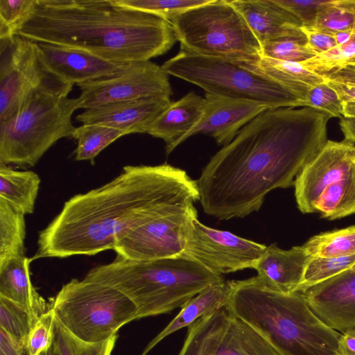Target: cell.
I'll return each instance as SVG.
<instances>
[{"label": "cell", "instance_id": "cell-1", "mask_svg": "<svg viewBox=\"0 0 355 355\" xmlns=\"http://www.w3.org/2000/svg\"><path fill=\"white\" fill-rule=\"evenodd\" d=\"M331 118L308 107L257 115L211 157L196 180L205 213L219 220L243 218L259 210L273 189L293 186L328 140Z\"/></svg>", "mask_w": 355, "mask_h": 355}, {"label": "cell", "instance_id": "cell-2", "mask_svg": "<svg viewBox=\"0 0 355 355\" xmlns=\"http://www.w3.org/2000/svg\"><path fill=\"white\" fill-rule=\"evenodd\" d=\"M196 180L167 164L125 166L108 183L73 196L39 234L33 259L94 255L113 249L130 232L169 223L188 227L198 218Z\"/></svg>", "mask_w": 355, "mask_h": 355}, {"label": "cell", "instance_id": "cell-3", "mask_svg": "<svg viewBox=\"0 0 355 355\" xmlns=\"http://www.w3.org/2000/svg\"><path fill=\"white\" fill-rule=\"evenodd\" d=\"M17 35L123 64L162 55L178 41L169 21L114 0H35Z\"/></svg>", "mask_w": 355, "mask_h": 355}, {"label": "cell", "instance_id": "cell-4", "mask_svg": "<svg viewBox=\"0 0 355 355\" xmlns=\"http://www.w3.org/2000/svg\"><path fill=\"white\" fill-rule=\"evenodd\" d=\"M230 284L227 310L256 329L280 355H339L341 334L313 312L302 293L278 291L257 275Z\"/></svg>", "mask_w": 355, "mask_h": 355}, {"label": "cell", "instance_id": "cell-5", "mask_svg": "<svg viewBox=\"0 0 355 355\" xmlns=\"http://www.w3.org/2000/svg\"><path fill=\"white\" fill-rule=\"evenodd\" d=\"M84 279L122 293L136 306L138 319L181 308L208 286L225 280L181 256L148 261L117 257L92 268Z\"/></svg>", "mask_w": 355, "mask_h": 355}, {"label": "cell", "instance_id": "cell-6", "mask_svg": "<svg viewBox=\"0 0 355 355\" xmlns=\"http://www.w3.org/2000/svg\"><path fill=\"white\" fill-rule=\"evenodd\" d=\"M73 85L50 82L34 91L19 111L0 123V164L34 166L58 140L72 137L71 117L80 98L68 96Z\"/></svg>", "mask_w": 355, "mask_h": 355}, {"label": "cell", "instance_id": "cell-7", "mask_svg": "<svg viewBox=\"0 0 355 355\" xmlns=\"http://www.w3.org/2000/svg\"><path fill=\"white\" fill-rule=\"evenodd\" d=\"M162 69L218 96L259 103L268 109L304 107L280 83L246 61L208 57L180 50Z\"/></svg>", "mask_w": 355, "mask_h": 355}, {"label": "cell", "instance_id": "cell-8", "mask_svg": "<svg viewBox=\"0 0 355 355\" xmlns=\"http://www.w3.org/2000/svg\"><path fill=\"white\" fill-rule=\"evenodd\" d=\"M180 50L236 61L258 60L261 46L228 0H210L170 21Z\"/></svg>", "mask_w": 355, "mask_h": 355}, {"label": "cell", "instance_id": "cell-9", "mask_svg": "<svg viewBox=\"0 0 355 355\" xmlns=\"http://www.w3.org/2000/svg\"><path fill=\"white\" fill-rule=\"evenodd\" d=\"M50 305L66 330L89 343L105 341L123 325L138 320L136 306L125 295L85 279L64 284Z\"/></svg>", "mask_w": 355, "mask_h": 355}, {"label": "cell", "instance_id": "cell-10", "mask_svg": "<svg viewBox=\"0 0 355 355\" xmlns=\"http://www.w3.org/2000/svg\"><path fill=\"white\" fill-rule=\"evenodd\" d=\"M293 186L304 214L318 213L329 220L355 214V144L328 139Z\"/></svg>", "mask_w": 355, "mask_h": 355}, {"label": "cell", "instance_id": "cell-11", "mask_svg": "<svg viewBox=\"0 0 355 355\" xmlns=\"http://www.w3.org/2000/svg\"><path fill=\"white\" fill-rule=\"evenodd\" d=\"M56 80L45 68L37 42L19 35L1 38L0 123L12 119L34 91Z\"/></svg>", "mask_w": 355, "mask_h": 355}, {"label": "cell", "instance_id": "cell-12", "mask_svg": "<svg viewBox=\"0 0 355 355\" xmlns=\"http://www.w3.org/2000/svg\"><path fill=\"white\" fill-rule=\"evenodd\" d=\"M266 245L192 220L181 255L218 275L254 268Z\"/></svg>", "mask_w": 355, "mask_h": 355}, {"label": "cell", "instance_id": "cell-13", "mask_svg": "<svg viewBox=\"0 0 355 355\" xmlns=\"http://www.w3.org/2000/svg\"><path fill=\"white\" fill-rule=\"evenodd\" d=\"M81 108L173 94L168 75L162 66L148 60L129 64L121 72L76 85Z\"/></svg>", "mask_w": 355, "mask_h": 355}, {"label": "cell", "instance_id": "cell-14", "mask_svg": "<svg viewBox=\"0 0 355 355\" xmlns=\"http://www.w3.org/2000/svg\"><path fill=\"white\" fill-rule=\"evenodd\" d=\"M301 293L329 327L342 333L355 328V271L347 270Z\"/></svg>", "mask_w": 355, "mask_h": 355}, {"label": "cell", "instance_id": "cell-15", "mask_svg": "<svg viewBox=\"0 0 355 355\" xmlns=\"http://www.w3.org/2000/svg\"><path fill=\"white\" fill-rule=\"evenodd\" d=\"M37 44L46 70L64 84L73 85L111 76L129 64L112 62L80 49L46 43Z\"/></svg>", "mask_w": 355, "mask_h": 355}, {"label": "cell", "instance_id": "cell-16", "mask_svg": "<svg viewBox=\"0 0 355 355\" xmlns=\"http://www.w3.org/2000/svg\"><path fill=\"white\" fill-rule=\"evenodd\" d=\"M202 115L198 123L182 138L181 144L197 134L214 137L226 146L240 130L268 108L259 103L227 98L205 93Z\"/></svg>", "mask_w": 355, "mask_h": 355}, {"label": "cell", "instance_id": "cell-17", "mask_svg": "<svg viewBox=\"0 0 355 355\" xmlns=\"http://www.w3.org/2000/svg\"><path fill=\"white\" fill-rule=\"evenodd\" d=\"M172 103L156 96L119 101L85 110L76 116L83 124H99L125 132L147 133L157 117Z\"/></svg>", "mask_w": 355, "mask_h": 355}, {"label": "cell", "instance_id": "cell-18", "mask_svg": "<svg viewBox=\"0 0 355 355\" xmlns=\"http://www.w3.org/2000/svg\"><path fill=\"white\" fill-rule=\"evenodd\" d=\"M259 42L306 37L299 20L275 0H228Z\"/></svg>", "mask_w": 355, "mask_h": 355}, {"label": "cell", "instance_id": "cell-19", "mask_svg": "<svg viewBox=\"0 0 355 355\" xmlns=\"http://www.w3.org/2000/svg\"><path fill=\"white\" fill-rule=\"evenodd\" d=\"M310 259L303 245L282 250L271 244L266 247L254 269L268 286L289 293L298 291Z\"/></svg>", "mask_w": 355, "mask_h": 355}, {"label": "cell", "instance_id": "cell-20", "mask_svg": "<svg viewBox=\"0 0 355 355\" xmlns=\"http://www.w3.org/2000/svg\"><path fill=\"white\" fill-rule=\"evenodd\" d=\"M205 99L190 92L172 102L155 120L148 134L166 143V153H171L181 144L182 138L200 121Z\"/></svg>", "mask_w": 355, "mask_h": 355}, {"label": "cell", "instance_id": "cell-21", "mask_svg": "<svg viewBox=\"0 0 355 355\" xmlns=\"http://www.w3.org/2000/svg\"><path fill=\"white\" fill-rule=\"evenodd\" d=\"M33 259L17 257L0 265V296L26 307L37 320L51 306L31 281L29 266Z\"/></svg>", "mask_w": 355, "mask_h": 355}, {"label": "cell", "instance_id": "cell-22", "mask_svg": "<svg viewBox=\"0 0 355 355\" xmlns=\"http://www.w3.org/2000/svg\"><path fill=\"white\" fill-rule=\"evenodd\" d=\"M230 292V281L225 280L202 291L181 307L178 314L148 344L141 355H146L156 345L171 334L226 307Z\"/></svg>", "mask_w": 355, "mask_h": 355}, {"label": "cell", "instance_id": "cell-23", "mask_svg": "<svg viewBox=\"0 0 355 355\" xmlns=\"http://www.w3.org/2000/svg\"><path fill=\"white\" fill-rule=\"evenodd\" d=\"M208 355L280 354L256 329L229 313L224 331Z\"/></svg>", "mask_w": 355, "mask_h": 355}, {"label": "cell", "instance_id": "cell-24", "mask_svg": "<svg viewBox=\"0 0 355 355\" xmlns=\"http://www.w3.org/2000/svg\"><path fill=\"white\" fill-rule=\"evenodd\" d=\"M246 62L259 71L280 83L300 98L303 104L309 89L326 81L324 77L307 69L299 62L264 57Z\"/></svg>", "mask_w": 355, "mask_h": 355}, {"label": "cell", "instance_id": "cell-25", "mask_svg": "<svg viewBox=\"0 0 355 355\" xmlns=\"http://www.w3.org/2000/svg\"><path fill=\"white\" fill-rule=\"evenodd\" d=\"M40 184L39 175L31 171H17L0 164V198L21 210L32 214Z\"/></svg>", "mask_w": 355, "mask_h": 355}, {"label": "cell", "instance_id": "cell-26", "mask_svg": "<svg viewBox=\"0 0 355 355\" xmlns=\"http://www.w3.org/2000/svg\"><path fill=\"white\" fill-rule=\"evenodd\" d=\"M229 312L226 307L201 318L190 324L178 355H208L219 340Z\"/></svg>", "mask_w": 355, "mask_h": 355}, {"label": "cell", "instance_id": "cell-27", "mask_svg": "<svg viewBox=\"0 0 355 355\" xmlns=\"http://www.w3.org/2000/svg\"><path fill=\"white\" fill-rule=\"evenodd\" d=\"M24 214L0 198V265L24 256Z\"/></svg>", "mask_w": 355, "mask_h": 355}, {"label": "cell", "instance_id": "cell-28", "mask_svg": "<svg viewBox=\"0 0 355 355\" xmlns=\"http://www.w3.org/2000/svg\"><path fill=\"white\" fill-rule=\"evenodd\" d=\"M126 135L120 130L99 124H82L76 127L72 136L77 140L75 159L89 160L93 163L104 148Z\"/></svg>", "mask_w": 355, "mask_h": 355}, {"label": "cell", "instance_id": "cell-29", "mask_svg": "<svg viewBox=\"0 0 355 355\" xmlns=\"http://www.w3.org/2000/svg\"><path fill=\"white\" fill-rule=\"evenodd\" d=\"M311 257H338L355 254V225L322 232L304 245Z\"/></svg>", "mask_w": 355, "mask_h": 355}, {"label": "cell", "instance_id": "cell-30", "mask_svg": "<svg viewBox=\"0 0 355 355\" xmlns=\"http://www.w3.org/2000/svg\"><path fill=\"white\" fill-rule=\"evenodd\" d=\"M117 338L116 334L101 343H86L70 334L55 319L50 351L52 355H112Z\"/></svg>", "mask_w": 355, "mask_h": 355}, {"label": "cell", "instance_id": "cell-31", "mask_svg": "<svg viewBox=\"0 0 355 355\" xmlns=\"http://www.w3.org/2000/svg\"><path fill=\"white\" fill-rule=\"evenodd\" d=\"M355 25V0H332L320 10L312 28L335 34L351 29Z\"/></svg>", "mask_w": 355, "mask_h": 355}, {"label": "cell", "instance_id": "cell-32", "mask_svg": "<svg viewBox=\"0 0 355 355\" xmlns=\"http://www.w3.org/2000/svg\"><path fill=\"white\" fill-rule=\"evenodd\" d=\"M307 69L324 78L343 67L355 64V25L352 28L349 42L336 46L327 52L301 62Z\"/></svg>", "mask_w": 355, "mask_h": 355}, {"label": "cell", "instance_id": "cell-33", "mask_svg": "<svg viewBox=\"0 0 355 355\" xmlns=\"http://www.w3.org/2000/svg\"><path fill=\"white\" fill-rule=\"evenodd\" d=\"M37 320L26 307L0 296V328L25 344Z\"/></svg>", "mask_w": 355, "mask_h": 355}, {"label": "cell", "instance_id": "cell-34", "mask_svg": "<svg viewBox=\"0 0 355 355\" xmlns=\"http://www.w3.org/2000/svg\"><path fill=\"white\" fill-rule=\"evenodd\" d=\"M355 263V254L338 257H311L298 290L302 292L346 271Z\"/></svg>", "mask_w": 355, "mask_h": 355}, {"label": "cell", "instance_id": "cell-35", "mask_svg": "<svg viewBox=\"0 0 355 355\" xmlns=\"http://www.w3.org/2000/svg\"><path fill=\"white\" fill-rule=\"evenodd\" d=\"M210 0H114L125 8L150 13L171 21L191 8L207 3Z\"/></svg>", "mask_w": 355, "mask_h": 355}, {"label": "cell", "instance_id": "cell-36", "mask_svg": "<svg viewBox=\"0 0 355 355\" xmlns=\"http://www.w3.org/2000/svg\"><path fill=\"white\" fill-rule=\"evenodd\" d=\"M261 51L262 57L299 63L317 55L309 47L306 36L269 42L261 45Z\"/></svg>", "mask_w": 355, "mask_h": 355}, {"label": "cell", "instance_id": "cell-37", "mask_svg": "<svg viewBox=\"0 0 355 355\" xmlns=\"http://www.w3.org/2000/svg\"><path fill=\"white\" fill-rule=\"evenodd\" d=\"M35 0H0V39L17 35L30 17Z\"/></svg>", "mask_w": 355, "mask_h": 355}, {"label": "cell", "instance_id": "cell-38", "mask_svg": "<svg viewBox=\"0 0 355 355\" xmlns=\"http://www.w3.org/2000/svg\"><path fill=\"white\" fill-rule=\"evenodd\" d=\"M55 324V313L50 308L37 320L26 340L25 345L29 355H40L51 348Z\"/></svg>", "mask_w": 355, "mask_h": 355}, {"label": "cell", "instance_id": "cell-39", "mask_svg": "<svg viewBox=\"0 0 355 355\" xmlns=\"http://www.w3.org/2000/svg\"><path fill=\"white\" fill-rule=\"evenodd\" d=\"M304 107L313 108L332 117H343L342 101L336 92L326 83L312 87L307 92Z\"/></svg>", "mask_w": 355, "mask_h": 355}, {"label": "cell", "instance_id": "cell-40", "mask_svg": "<svg viewBox=\"0 0 355 355\" xmlns=\"http://www.w3.org/2000/svg\"><path fill=\"white\" fill-rule=\"evenodd\" d=\"M276 2L292 13L302 27H311L318 12L329 5L332 0H275Z\"/></svg>", "mask_w": 355, "mask_h": 355}, {"label": "cell", "instance_id": "cell-41", "mask_svg": "<svg viewBox=\"0 0 355 355\" xmlns=\"http://www.w3.org/2000/svg\"><path fill=\"white\" fill-rule=\"evenodd\" d=\"M302 28L306 36L309 47L317 55L327 52L337 46L334 34L309 28L302 27Z\"/></svg>", "mask_w": 355, "mask_h": 355}, {"label": "cell", "instance_id": "cell-42", "mask_svg": "<svg viewBox=\"0 0 355 355\" xmlns=\"http://www.w3.org/2000/svg\"><path fill=\"white\" fill-rule=\"evenodd\" d=\"M0 355H29L26 345L0 328Z\"/></svg>", "mask_w": 355, "mask_h": 355}, {"label": "cell", "instance_id": "cell-43", "mask_svg": "<svg viewBox=\"0 0 355 355\" xmlns=\"http://www.w3.org/2000/svg\"><path fill=\"white\" fill-rule=\"evenodd\" d=\"M339 355H355V328L341 334L338 340Z\"/></svg>", "mask_w": 355, "mask_h": 355}, {"label": "cell", "instance_id": "cell-44", "mask_svg": "<svg viewBox=\"0 0 355 355\" xmlns=\"http://www.w3.org/2000/svg\"><path fill=\"white\" fill-rule=\"evenodd\" d=\"M334 89L343 102H355V84L338 83L326 81Z\"/></svg>", "mask_w": 355, "mask_h": 355}, {"label": "cell", "instance_id": "cell-45", "mask_svg": "<svg viewBox=\"0 0 355 355\" xmlns=\"http://www.w3.org/2000/svg\"><path fill=\"white\" fill-rule=\"evenodd\" d=\"M344 139L355 144V118L342 117L339 123Z\"/></svg>", "mask_w": 355, "mask_h": 355}, {"label": "cell", "instance_id": "cell-46", "mask_svg": "<svg viewBox=\"0 0 355 355\" xmlns=\"http://www.w3.org/2000/svg\"><path fill=\"white\" fill-rule=\"evenodd\" d=\"M342 114L345 118H355V102H343Z\"/></svg>", "mask_w": 355, "mask_h": 355}, {"label": "cell", "instance_id": "cell-47", "mask_svg": "<svg viewBox=\"0 0 355 355\" xmlns=\"http://www.w3.org/2000/svg\"><path fill=\"white\" fill-rule=\"evenodd\" d=\"M351 34L352 28L347 31H339L335 33L334 36L337 46H341L347 44L351 37Z\"/></svg>", "mask_w": 355, "mask_h": 355}, {"label": "cell", "instance_id": "cell-48", "mask_svg": "<svg viewBox=\"0 0 355 355\" xmlns=\"http://www.w3.org/2000/svg\"><path fill=\"white\" fill-rule=\"evenodd\" d=\"M40 355H52L50 349L44 352H42Z\"/></svg>", "mask_w": 355, "mask_h": 355}, {"label": "cell", "instance_id": "cell-49", "mask_svg": "<svg viewBox=\"0 0 355 355\" xmlns=\"http://www.w3.org/2000/svg\"><path fill=\"white\" fill-rule=\"evenodd\" d=\"M349 270H352V271H355V263Z\"/></svg>", "mask_w": 355, "mask_h": 355}]
</instances>
